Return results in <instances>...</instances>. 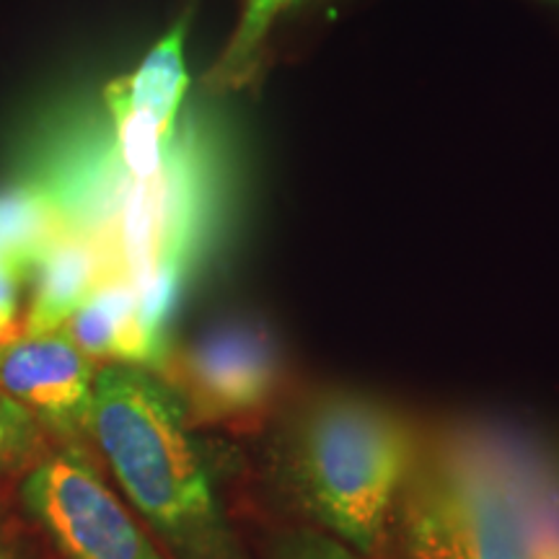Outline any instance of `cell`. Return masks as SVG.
<instances>
[{
    "label": "cell",
    "instance_id": "obj_1",
    "mask_svg": "<svg viewBox=\"0 0 559 559\" xmlns=\"http://www.w3.org/2000/svg\"><path fill=\"white\" fill-rule=\"evenodd\" d=\"M223 164L215 132L187 120L164 169L132 177L117 158L109 120L73 115L39 138L21 179L55 202L70 230L96 243L111 280L130 283L151 324L166 332L187 277L218 236Z\"/></svg>",
    "mask_w": 559,
    "mask_h": 559
},
{
    "label": "cell",
    "instance_id": "obj_2",
    "mask_svg": "<svg viewBox=\"0 0 559 559\" xmlns=\"http://www.w3.org/2000/svg\"><path fill=\"white\" fill-rule=\"evenodd\" d=\"M190 423L153 370L104 366L96 373L88 438L166 557L249 559Z\"/></svg>",
    "mask_w": 559,
    "mask_h": 559
},
{
    "label": "cell",
    "instance_id": "obj_3",
    "mask_svg": "<svg viewBox=\"0 0 559 559\" xmlns=\"http://www.w3.org/2000/svg\"><path fill=\"white\" fill-rule=\"evenodd\" d=\"M400 412L358 391H324L304 402L277 440V477L306 519L370 557L417 459Z\"/></svg>",
    "mask_w": 559,
    "mask_h": 559
},
{
    "label": "cell",
    "instance_id": "obj_4",
    "mask_svg": "<svg viewBox=\"0 0 559 559\" xmlns=\"http://www.w3.org/2000/svg\"><path fill=\"white\" fill-rule=\"evenodd\" d=\"M383 542L394 559H542L523 479L481 438L417 451Z\"/></svg>",
    "mask_w": 559,
    "mask_h": 559
},
{
    "label": "cell",
    "instance_id": "obj_5",
    "mask_svg": "<svg viewBox=\"0 0 559 559\" xmlns=\"http://www.w3.org/2000/svg\"><path fill=\"white\" fill-rule=\"evenodd\" d=\"M21 500L62 559H169L79 445L37 461Z\"/></svg>",
    "mask_w": 559,
    "mask_h": 559
},
{
    "label": "cell",
    "instance_id": "obj_6",
    "mask_svg": "<svg viewBox=\"0 0 559 559\" xmlns=\"http://www.w3.org/2000/svg\"><path fill=\"white\" fill-rule=\"evenodd\" d=\"M280 349L267 326L254 319H228L210 326L164 370L190 419H234L254 415L275 394Z\"/></svg>",
    "mask_w": 559,
    "mask_h": 559
},
{
    "label": "cell",
    "instance_id": "obj_7",
    "mask_svg": "<svg viewBox=\"0 0 559 559\" xmlns=\"http://www.w3.org/2000/svg\"><path fill=\"white\" fill-rule=\"evenodd\" d=\"M96 373V362L62 330L0 342V391L70 445L88 438Z\"/></svg>",
    "mask_w": 559,
    "mask_h": 559
},
{
    "label": "cell",
    "instance_id": "obj_8",
    "mask_svg": "<svg viewBox=\"0 0 559 559\" xmlns=\"http://www.w3.org/2000/svg\"><path fill=\"white\" fill-rule=\"evenodd\" d=\"M60 330L94 362L145 368L160 376L169 360L166 332L151 324L135 288L124 280H107Z\"/></svg>",
    "mask_w": 559,
    "mask_h": 559
},
{
    "label": "cell",
    "instance_id": "obj_9",
    "mask_svg": "<svg viewBox=\"0 0 559 559\" xmlns=\"http://www.w3.org/2000/svg\"><path fill=\"white\" fill-rule=\"evenodd\" d=\"M29 309L21 321L24 334L58 332L86 300L102 288L111 272L94 241L68 230L39 257L29 272Z\"/></svg>",
    "mask_w": 559,
    "mask_h": 559
},
{
    "label": "cell",
    "instance_id": "obj_10",
    "mask_svg": "<svg viewBox=\"0 0 559 559\" xmlns=\"http://www.w3.org/2000/svg\"><path fill=\"white\" fill-rule=\"evenodd\" d=\"M68 230L55 202L29 181L21 179L0 190V249L26 277L39 257Z\"/></svg>",
    "mask_w": 559,
    "mask_h": 559
},
{
    "label": "cell",
    "instance_id": "obj_11",
    "mask_svg": "<svg viewBox=\"0 0 559 559\" xmlns=\"http://www.w3.org/2000/svg\"><path fill=\"white\" fill-rule=\"evenodd\" d=\"M187 21L181 19L174 29L145 55L135 73L115 81L120 94L132 107L148 111L164 124L177 128L179 107L185 102L190 75L185 68Z\"/></svg>",
    "mask_w": 559,
    "mask_h": 559
},
{
    "label": "cell",
    "instance_id": "obj_12",
    "mask_svg": "<svg viewBox=\"0 0 559 559\" xmlns=\"http://www.w3.org/2000/svg\"><path fill=\"white\" fill-rule=\"evenodd\" d=\"M288 3H293V0H249L239 32H236L228 52L223 55L221 66L215 70V81L223 83V86H236V83L247 79L251 68H254V55L260 50L272 19Z\"/></svg>",
    "mask_w": 559,
    "mask_h": 559
},
{
    "label": "cell",
    "instance_id": "obj_13",
    "mask_svg": "<svg viewBox=\"0 0 559 559\" xmlns=\"http://www.w3.org/2000/svg\"><path fill=\"white\" fill-rule=\"evenodd\" d=\"M41 445V425L0 391V474L19 469Z\"/></svg>",
    "mask_w": 559,
    "mask_h": 559
},
{
    "label": "cell",
    "instance_id": "obj_14",
    "mask_svg": "<svg viewBox=\"0 0 559 559\" xmlns=\"http://www.w3.org/2000/svg\"><path fill=\"white\" fill-rule=\"evenodd\" d=\"M270 559H362L347 544L332 539L319 528L298 526L272 539Z\"/></svg>",
    "mask_w": 559,
    "mask_h": 559
},
{
    "label": "cell",
    "instance_id": "obj_15",
    "mask_svg": "<svg viewBox=\"0 0 559 559\" xmlns=\"http://www.w3.org/2000/svg\"><path fill=\"white\" fill-rule=\"evenodd\" d=\"M26 272L11 260L0 257V342L21 334V288L26 283Z\"/></svg>",
    "mask_w": 559,
    "mask_h": 559
},
{
    "label": "cell",
    "instance_id": "obj_16",
    "mask_svg": "<svg viewBox=\"0 0 559 559\" xmlns=\"http://www.w3.org/2000/svg\"><path fill=\"white\" fill-rule=\"evenodd\" d=\"M0 559H16V557H13V555H11V549H9V547H5V544H3V542H0Z\"/></svg>",
    "mask_w": 559,
    "mask_h": 559
},
{
    "label": "cell",
    "instance_id": "obj_17",
    "mask_svg": "<svg viewBox=\"0 0 559 559\" xmlns=\"http://www.w3.org/2000/svg\"><path fill=\"white\" fill-rule=\"evenodd\" d=\"M0 257H5V254H3V249H0ZM5 260H9V257H5Z\"/></svg>",
    "mask_w": 559,
    "mask_h": 559
},
{
    "label": "cell",
    "instance_id": "obj_18",
    "mask_svg": "<svg viewBox=\"0 0 559 559\" xmlns=\"http://www.w3.org/2000/svg\"><path fill=\"white\" fill-rule=\"evenodd\" d=\"M557 3H559V0H557Z\"/></svg>",
    "mask_w": 559,
    "mask_h": 559
}]
</instances>
